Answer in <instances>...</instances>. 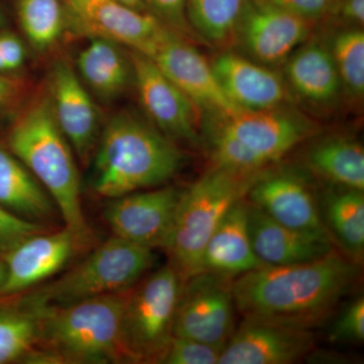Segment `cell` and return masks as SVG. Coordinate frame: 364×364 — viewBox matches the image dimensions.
<instances>
[{
	"label": "cell",
	"mask_w": 364,
	"mask_h": 364,
	"mask_svg": "<svg viewBox=\"0 0 364 364\" xmlns=\"http://www.w3.org/2000/svg\"><path fill=\"white\" fill-rule=\"evenodd\" d=\"M117 1L126 4V6L132 7V9H136V11L148 13L147 9H146L143 0H117Z\"/></svg>",
	"instance_id": "f35d334b"
},
{
	"label": "cell",
	"mask_w": 364,
	"mask_h": 364,
	"mask_svg": "<svg viewBox=\"0 0 364 364\" xmlns=\"http://www.w3.org/2000/svg\"><path fill=\"white\" fill-rule=\"evenodd\" d=\"M336 343H363L364 340V299L358 296L345 306L329 333Z\"/></svg>",
	"instance_id": "1f68e13d"
},
{
	"label": "cell",
	"mask_w": 364,
	"mask_h": 364,
	"mask_svg": "<svg viewBox=\"0 0 364 364\" xmlns=\"http://www.w3.org/2000/svg\"><path fill=\"white\" fill-rule=\"evenodd\" d=\"M246 200L284 226L330 238L312 188L294 172L267 170L249 189Z\"/></svg>",
	"instance_id": "e0dca14e"
},
{
	"label": "cell",
	"mask_w": 364,
	"mask_h": 364,
	"mask_svg": "<svg viewBox=\"0 0 364 364\" xmlns=\"http://www.w3.org/2000/svg\"><path fill=\"white\" fill-rule=\"evenodd\" d=\"M9 147L51 196L76 245L90 244L92 234L82 210L74 152L55 121L48 95L35 98L21 112Z\"/></svg>",
	"instance_id": "3957f363"
},
{
	"label": "cell",
	"mask_w": 364,
	"mask_h": 364,
	"mask_svg": "<svg viewBox=\"0 0 364 364\" xmlns=\"http://www.w3.org/2000/svg\"><path fill=\"white\" fill-rule=\"evenodd\" d=\"M48 97L60 130L79 162L86 166L100 138V117L90 92L67 62L53 65Z\"/></svg>",
	"instance_id": "9a60e30c"
},
{
	"label": "cell",
	"mask_w": 364,
	"mask_h": 364,
	"mask_svg": "<svg viewBox=\"0 0 364 364\" xmlns=\"http://www.w3.org/2000/svg\"><path fill=\"white\" fill-rule=\"evenodd\" d=\"M330 51L342 86L354 97L364 93V33L360 28L342 31L333 38Z\"/></svg>",
	"instance_id": "f546056e"
},
{
	"label": "cell",
	"mask_w": 364,
	"mask_h": 364,
	"mask_svg": "<svg viewBox=\"0 0 364 364\" xmlns=\"http://www.w3.org/2000/svg\"><path fill=\"white\" fill-rule=\"evenodd\" d=\"M16 87L13 81L0 76V107L6 105L16 93Z\"/></svg>",
	"instance_id": "74e56055"
},
{
	"label": "cell",
	"mask_w": 364,
	"mask_h": 364,
	"mask_svg": "<svg viewBox=\"0 0 364 364\" xmlns=\"http://www.w3.org/2000/svg\"><path fill=\"white\" fill-rule=\"evenodd\" d=\"M260 267L249 233L248 202L243 198L227 213L208 239L203 269L233 280Z\"/></svg>",
	"instance_id": "44dd1931"
},
{
	"label": "cell",
	"mask_w": 364,
	"mask_h": 364,
	"mask_svg": "<svg viewBox=\"0 0 364 364\" xmlns=\"http://www.w3.org/2000/svg\"><path fill=\"white\" fill-rule=\"evenodd\" d=\"M128 291L66 306L32 308L37 314L38 341L28 360L35 363H121L119 325Z\"/></svg>",
	"instance_id": "277c9868"
},
{
	"label": "cell",
	"mask_w": 364,
	"mask_h": 364,
	"mask_svg": "<svg viewBox=\"0 0 364 364\" xmlns=\"http://www.w3.org/2000/svg\"><path fill=\"white\" fill-rule=\"evenodd\" d=\"M76 242L64 228L33 235L9 251L1 294H16L49 279L70 259Z\"/></svg>",
	"instance_id": "ac0fdd59"
},
{
	"label": "cell",
	"mask_w": 364,
	"mask_h": 364,
	"mask_svg": "<svg viewBox=\"0 0 364 364\" xmlns=\"http://www.w3.org/2000/svg\"><path fill=\"white\" fill-rule=\"evenodd\" d=\"M232 280L203 272L183 282L174 336L224 348L235 331Z\"/></svg>",
	"instance_id": "9c48e42d"
},
{
	"label": "cell",
	"mask_w": 364,
	"mask_h": 364,
	"mask_svg": "<svg viewBox=\"0 0 364 364\" xmlns=\"http://www.w3.org/2000/svg\"><path fill=\"white\" fill-rule=\"evenodd\" d=\"M222 349L198 340L174 336L161 363L218 364Z\"/></svg>",
	"instance_id": "4dcf8cb0"
},
{
	"label": "cell",
	"mask_w": 364,
	"mask_h": 364,
	"mask_svg": "<svg viewBox=\"0 0 364 364\" xmlns=\"http://www.w3.org/2000/svg\"><path fill=\"white\" fill-rule=\"evenodd\" d=\"M183 191L157 186L112 198L105 221L114 236L151 249L166 247Z\"/></svg>",
	"instance_id": "30bf717a"
},
{
	"label": "cell",
	"mask_w": 364,
	"mask_h": 364,
	"mask_svg": "<svg viewBox=\"0 0 364 364\" xmlns=\"http://www.w3.org/2000/svg\"><path fill=\"white\" fill-rule=\"evenodd\" d=\"M49 230L41 223L23 219L0 207V250L9 251L28 237Z\"/></svg>",
	"instance_id": "836d02e7"
},
{
	"label": "cell",
	"mask_w": 364,
	"mask_h": 364,
	"mask_svg": "<svg viewBox=\"0 0 364 364\" xmlns=\"http://www.w3.org/2000/svg\"><path fill=\"white\" fill-rule=\"evenodd\" d=\"M275 6L284 9L309 21L323 18L333 9L335 0H267Z\"/></svg>",
	"instance_id": "e575fe53"
},
{
	"label": "cell",
	"mask_w": 364,
	"mask_h": 364,
	"mask_svg": "<svg viewBox=\"0 0 364 364\" xmlns=\"http://www.w3.org/2000/svg\"><path fill=\"white\" fill-rule=\"evenodd\" d=\"M286 71L293 90L311 104H331L341 90L331 51L320 43L299 46L289 57Z\"/></svg>",
	"instance_id": "603a6c76"
},
{
	"label": "cell",
	"mask_w": 364,
	"mask_h": 364,
	"mask_svg": "<svg viewBox=\"0 0 364 364\" xmlns=\"http://www.w3.org/2000/svg\"><path fill=\"white\" fill-rule=\"evenodd\" d=\"M4 279H6V267L0 262V287L4 284Z\"/></svg>",
	"instance_id": "ab89813d"
},
{
	"label": "cell",
	"mask_w": 364,
	"mask_h": 364,
	"mask_svg": "<svg viewBox=\"0 0 364 364\" xmlns=\"http://www.w3.org/2000/svg\"><path fill=\"white\" fill-rule=\"evenodd\" d=\"M320 205L323 223L333 243L360 264L364 254L363 191L334 189L325 196Z\"/></svg>",
	"instance_id": "484cf974"
},
{
	"label": "cell",
	"mask_w": 364,
	"mask_h": 364,
	"mask_svg": "<svg viewBox=\"0 0 364 364\" xmlns=\"http://www.w3.org/2000/svg\"><path fill=\"white\" fill-rule=\"evenodd\" d=\"M133 78L149 121L170 139L200 141L198 105L142 53L130 50Z\"/></svg>",
	"instance_id": "7c38bea8"
},
{
	"label": "cell",
	"mask_w": 364,
	"mask_h": 364,
	"mask_svg": "<svg viewBox=\"0 0 364 364\" xmlns=\"http://www.w3.org/2000/svg\"><path fill=\"white\" fill-rule=\"evenodd\" d=\"M151 249L112 236L63 275L33 291L30 308L59 306L130 291L153 267Z\"/></svg>",
	"instance_id": "ba28073f"
},
{
	"label": "cell",
	"mask_w": 364,
	"mask_h": 364,
	"mask_svg": "<svg viewBox=\"0 0 364 364\" xmlns=\"http://www.w3.org/2000/svg\"><path fill=\"white\" fill-rule=\"evenodd\" d=\"M212 68L228 100L241 111L275 109L287 100L286 85L279 76L251 60L225 53Z\"/></svg>",
	"instance_id": "ffe728a7"
},
{
	"label": "cell",
	"mask_w": 364,
	"mask_h": 364,
	"mask_svg": "<svg viewBox=\"0 0 364 364\" xmlns=\"http://www.w3.org/2000/svg\"><path fill=\"white\" fill-rule=\"evenodd\" d=\"M311 171L337 188L364 191V150L349 136L324 139L306 153Z\"/></svg>",
	"instance_id": "d4e9b609"
},
{
	"label": "cell",
	"mask_w": 364,
	"mask_h": 364,
	"mask_svg": "<svg viewBox=\"0 0 364 364\" xmlns=\"http://www.w3.org/2000/svg\"><path fill=\"white\" fill-rule=\"evenodd\" d=\"M148 13L182 38L193 37L186 16V0H143Z\"/></svg>",
	"instance_id": "d6a6232c"
},
{
	"label": "cell",
	"mask_w": 364,
	"mask_h": 364,
	"mask_svg": "<svg viewBox=\"0 0 364 364\" xmlns=\"http://www.w3.org/2000/svg\"><path fill=\"white\" fill-rule=\"evenodd\" d=\"M208 133L215 167L253 173L279 161L315 132L298 112L279 107L217 116Z\"/></svg>",
	"instance_id": "5b68a950"
},
{
	"label": "cell",
	"mask_w": 364,
	"mask_h": 364,
	"mask_svg": "<svg viewBox=\"0 0 364 364\" xmlns=\"http://www.w3.org/2000/svg\"><path fill=\"white\" fill-rule=\"evenodd\" d=\"M311 329L244 317L220 354L218 364H291L312 352Z\"/></svg>",
	"instance_id": "5bb4252c"
},
{
	"label": "cell",
	"mask_w": 364,
	"mask_h": 364,
	"mask_svg": "<svg viewBox=\"0 0 364 364\" xmlns=\"http://www.w3.org/2000/svg\"><path fill=\"white\" fill-rule=\"evenodd\" d=\"M0 207L36 223L59 214L49 193L13 152L0 147Z\"/></svg>",
	"instance_id": "7402d4cb"
},
{
	"label": "cell",
	"mask_w": 364,
	"mask_h": 364,
	"mask_svg": "<svg viewBox=\"0 0 364 364\" xmlns=\"http://www.w3.org/2000/svg\"><path fill=\"white\" fill-rule=\"evenodd\" d=\"M0 55L9 72L18 70L25 63V47L23 42L14 33H0Z\"/></svg>",
	"instance_id": "d590c367"
},
{
	"label": "cell",
	"mask_w": 364,
	"mask_h": 364,
	"mask_svg": "<svg viewBox=\"0 0 364 364\" xmlns=\"http://www.w3.org/2000/svg\"><path fill=\"white\" fill-rule=\"evenodd\" d=\"M66 23L90 38H104L146 55L168 30L149 13L117 0H62Z\"/></svg>",
	"instance_id": "8fae6325"
},
{
	"label": "cell",
	"mask_w": 364,
	"mask_h": 364,
	"mask_svg": "<svg viewBox=\"0 0 364 364\" xmlns=\"http://www.w3.org/2000/svg\"><path fill=\"white\" fill-rule=\"evenodd\" d=\"M2 23H4V16H2L1 11H0V26L2 25Z\"/></svg>",
	"instance_id": "b9f144b4"
},
{
	"label": "cell",
	"mask_w": 364,
	"mask_h": 364,
	"mask_svg": "<svg viewBox=\"0 0 364 364\" xmlns=\"http://www.w3.org/2000/svg\"><path fill=\"white\" fill-rule=\"evenodd\" d=\"M183 39L168 28L145 56L149 57L198 109H208L215 116L241 111L225 95L212 65Z\"/></svg>",
	"instance_id": "4fadbf2b"
},
{
	"label": "cell",
	"mask_w": 364,
	"mask_h": 364,
	"mask_svg": "<svg viewBox=\"0 0 364 364\" xmlns=\"http://www.w3.org/2000/svg\"><path fill=\"white\" fill-rule=\"evenodd\" d=\"M248 225L254 252L262 267L309 262L335 251L328 237L284 226L249 203Z\"/></svg>",
	"instance_id": "d6986e66"
},
{
	"label": "cell",
	"mask_w": 364,
	"mask_h": 364,
	"mask_svg": "<svg viewBox=\"0 0 364 364\" xmlns=\"http://www.w3.org/2000/svg\"><path fill=\"white\" fill-rule=\"evenodd\" d=\"M182 286L168 263L128 291L119 325L121 363H161L174 337Z\"/></svg>",
	"instance_id": "52a82bcc"
},
{
	"label": "cell",
	"mask_w": 364,
	"mask_h": 364,
	"mask_svg": "<svg viewBox=\"0 0 364 364\" xmlns=\"http://www.w3.org/2000/svg\"><path fill=\"white\" fill-rule=\"evenodd\" d=\"M267 169L240 173L214 167L182 193L168 243L164 250L182 282L203 272V254L208 239L234 205Z\"/></svg>",
	"instance_id": "8992f818"
},
{
	"label": "cell",
	"mask_w": 364,
	"mask_h": 364,
	"mask_svg": "<svg viewBox=\"0 0 364 364\" xmlns=\"http://www.w3.org/2000/svg\"><path fill=\"white\" fill-rule=\"evenodd\" d=\"M119 46L104 38H90L76 60L79 78L105 102L121 97L133 76L130 58Z\"/></svg>",
	"instance_id": "cb8c5ba5"
},
{
	"label": "cell",
	"mask_w": 364,
	"mask_h": 364,
	"mask_svg": "<svg viewBox=\"0 0 364 364\" xmlns=\"http://www.w3.org/2000/svg\"><path fill=\"white\" fill-rule=\"evenodd\" d=\"M341 11L347 21L356 26H363L364 0H343Z\"/></svg>",
	"instance_id": "8d00e7d4"
},
{
	"label": "cell",
	"mask_w": 364,
	"mask_h": 364,
	"mask_svg": "<svg viewBox=\"0 0 364 364\" xmlns=\"http://www.w3.org/2000/svg\"><path fill=\"white\" fill-rule=\"evenodd\" d=\"M21 30L30 44L39 52L54 47L66 26L62 0H18Z\"/></svg>",
	"instance_id": "83f0119b"
},
{
	"label": "cell",
	"mask_w": 364,
	"mask_h": 364,
	"mask_svg": "<svg viewBox=\"0 0 364 364\" xmlns=\"http://www.w3.org/2000/svg\"><path fill=\"white\" fill-rule=\"evenodd\" d=\"M246 0H186L191 30L214 44H223L236 33Z\"/></svg>",
	"instance_id": "4316f807"
},
{
	"label": "cell",
	"mask_w": 364,
	"mask_h": 364,
	"mask_svg": "<svg viewBox=\"0 0 364 364\" xmlns=\"http://www.w3.org/2000/svg\"><path fill=\"white\" fill-rule=\"evenodd\" d=\"M183 154L172 139L135 112L109 119L93 153L90 186L112 198L161 186L181 169Z\"/></svg>",
	"instance_id": "7a4b0ae2"
},
{
	"label": "cell",
	"mask_w": 364,
	"mask_h": 364,
	"mask_svg": "<svg viewBox=\"0 0 364 364\" xmlns=\"http://www.w3.org/2000/svg\"><path fill=\"white\" fill-rule=\"evenodd\" d=\"M38 341L35 310L0 311V363L30 358Z\"/></svg>",
	"instance_id": "f1b7e54d"
},
{
	"label": "cell",
	"mask_w": 364,
	"mask_h": 364,
	"mask_svg": "<svg viewBox=\"0 0 364 364\" xmlns=\"http://www.w3.org/2000/svg\"><path fill=\"white\" fill-rule=\"evenodd\" d=\"M359 264L336 251L284 267H260L232 280L244 317L312 329L336 308L359 275Z\"/></svg>",
	"instance_id": "6da1fadb"
},
{
	"label": "cell",
	"mask_w": 364,
	"mask_h": 364,
	"mask_svg": "<svg viewBox=\"0 0 364 364\" xmlns=\"http://www.w3.org/2000/svg\"><path fill=\"white\" fill-rule=\"evenodd\" d=\"M4 72H9L6 63H4V59H2L1 55H0V73H4Z\"/></svg>",
	"instance_id": "60d3db41"
},
{
	"label": "cell",
	"mask_w": 364,
	"mask_h": 364,
	"mask_svg": "<svg viewBox=\"0 0 364 364\" xmlns=\"http://www.w3.org/2000/svg\"><path fill=\"white\" fill-rule=\"evenodd\" d=\"M311 21L267 0H246L237 31L249 54L262 64H279L308 40Z\"/></svg>",
	"instance_id": "2e32d148"
}]
</instances>
